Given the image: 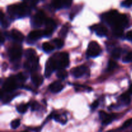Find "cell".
Masks as SVG:
<instances>
[{
    "instance_id": "1",
    "label": "cell",
    "mask_w": 132,
    "mask_h": 132,
    "mask_svg": "<svg viewBox=\"0 0 132 132\" xmlns=\"http://www.w3.org/2000/svg\"><path fill=\"white\" fill-rule=\"evenodd\" d=\"M7 11L10 15L18 18H23L30 14L29 6L25 3L10 5L8 6Z\"/></svg>"
},
{
    "instance_id": "2",
    "label": "cell",
    "mask_w": 132,
    "mask_h": 132,
    "mask_svg": "<svg viewBox=\"0 0 132 132\" xmlns=\"http://www.w3.org/2000/svg\"><path fill=\"white\" fill-rule=\"evenodd\" d=\"M56 66V69H64L69 64V56L66 52L59 53L53 57Z\"/></svg>"
},
{
    "instance_id": "3",
    "label": "cell",
    "mask_w": 132,
    "mask_h": 132,
    "mask_svg": "<svg viewBox=\"0 0 132 132\" xmlns=\"http://www.w3.org/2000/svg\"><path fill=\"white\" fill-rule=\"evenodd\" d=\"M101 53V48L100 45L96 41H91L89 43L87 49V54L88 56L95 57L98 56Z\"/></svg>"
},
{
    "instance_id": "4",
    "label": "cell",
    "mask_w": 132,
    "mask_h": 132,
    "mask_svg": "<svg viewBox=\"0 0 132 132\" xmlns=\"http://www.w3.org/2000/svg\"><path fill=\"white\" fill-rule=\"evenodd\" d=\"M46 17H45V13L43 11L37 12L33 18V21H32V24L34 26L36 27H39L42 26L43 24H45V20H46Z\"/></svg>"
},
{
    "instance_id": "5",
    "label": "cell",
    "mask_w": 132,
    "mask_h": 132,
    "mask_svg": "<svg viewBox=\"0 0 132 132\" xmlns=\"http://www.w3.org/2000/svg\"><path fill=\"white\" fill-rule=\"evenodd\" d=\"M22 55L21 48L18 45H14L9 50V56L12 61H16L20 59Z\"/></svg>"
},
{
    "instance_id": "6",
    "label": "cell",
    "mask_w": 132,
    "mask_h": 132,
    "mask_svg": "<svg viewBox=\"0 0 132 132\" xmlns=\"http://www.w3.org/2000/svg\"><path fill=\"white\" fill-rule=\"evenodd\" d=\"M119 12L116 10H112L103 15L104 19L111 25H114L116 19L119 15Z\"/></svg>"
},
{
    "instance_id": "7",
    "label": "cell",
    "mask_w": 132,
    "mask_h": 132,
    "mask_svg": "<svg viewBox=\"0 0 132 132\" xmlns=\"http://www.w3.org/2000/svg\"><path fill=\"white\" fill-rule=\"evenodd\" d=\"M55 69H56V66H55V62H54V59H53V57L50 58L46 63V67H45V77H50V76H51L52 73H53V72H54Z\"/></svg>"
},
{
    "instance_id": "8",
    "label": "cell",
    "mask_w": 132,
    "mask_h": 132,
    "mask_svg": "<svg viewBox=\"0 0 132 132\" xmlns=\"http://www.w3.org/2000/svg\"><path fill=\"white\" fill-rule=\"evenodd\" d=\"M17 88V82L15 79L13 77H9L3 85V89L5 92H12Z\"/></svg>"
},
{
    "instance_id": "9",
    "label": "cell",
    "mask_w": 132,
    "mask_h": 132,
    "mask_svg": "<svg viewBox=\"0 0 132 132\" xmlns=\"http://www.w3.org/2000/svg\"><path fill=\"white\" fill-rule=\"evenodd\" d=\"M128 23V19L127 16L125 14H119L113 26H114V28L119 27V28H123L127 25Z\"/></svg>"
},
{
    "instance_id": "10",
    "label": "cell",
    "mask_w": 132,
    "mask_h": 132,
    "mask_svg": "<svg viewBox=\"0 0 132 132\" xmlns=\"http://www.w3.org/2000/svg\"><path fill=\"white\" fill-rule=\"evenodd\" d=\"M88 68L86 66L81 65L79 67H75L71 70V73L75 77H80L87 72Z\"/></svg>"
},
{
    "instance_id": "11",
    "label": "cell",
    "mask_w": 132,
    "mask_h": 132,
    "mask_svg": "<svg viewBox=\"0 0 132 132\" xmlns=\"http://www.w3.org/2000/svg\"><path fill=\"white\" fill-rule=\"evenodd\" d=\"M99 117L103 121V125H107L110 123L114 119L113 115L107 114L104 111H100L99 112Z\"/></svg>"
},
{
    "instance_id": "12",
    "label": "cell",
    "mask_w": 132,
    "mask_h": 132,
    "mask_svg": "<svg viewBox=\"0 0 132 132\" xmlns=\"http://www.w3.org/2000/svg\"><path fill=\"white\" fill-rule=\"evenodd\" d=\"M92 30L95 31L96 34L99 36H104L107 34L108 30L106 27L102 24H95L92 27Z\"/></svg>"
},
{
    "instance_id": "13",
    "label": "cell",
    "mask_w": 132,
    "mask_h": 132,
    "mask_svg": "<svg viewBox=\"0 0 132 132\" xmlns=\"http://www.w3.org/2000/svg\"><path fill=\"white\" fill-rule=\"evenodd\" d=\"M64 88V86L60 81H54L49 86V89L52 93H59Z\"/></svg>"
},
{
    "instance_id": "14",
    "label": "cell",
    "mask_w": 132,
    "mask_h": 132,
    "mask_svg": "<svg viewBox=\"0 0 132 132\" xmlns=\"http://www.w3.org/2000/svg\"><path fill=\"white\" fill-rule=\"evenodd\" d=\"M44 36V32L41 30H34L28 34V39L30 41H36Z\"/></svg>"
},
{
    "instance_id": "15",
    "label": "cell",
    "mask_w": 132,
    "mask_h": 132,
    "mask_svg": "<svg viewBox=\"0 0 132 132\" xmlns=\"http://www.w3.org/2000/svg\"><path fill=\"white\" fill-rule=\"evenodd\" d=\"M11 36L12 38L14 39L15 41H18V42H22L24 40V37L23 36V34L20 32V31L18 30L13 29L11 32Z\"/></svg>"
},
{
    "instance_id": "16",
    "label": "cell",
    "mask_w": 132,
    "mask_h": 132,
    "mask_svg": "<svg viewBox=\"0 0 132 132\" xmlns=\"http://www.w3.org/2000/svg\"><path fill=\"white\" fill-rule=\"evenodd\" d=\"M32 80L33 81L34 84L36 85V86H39L41 85L43 81V79L41 76H40L38 74H34L32 76Z\"/></svg>"
},
{
    "instance_id": "17",
    "label": "cell",
    "mask_w": 132,
    "mask_h": 132,
    "mask_svg": "<svg viewBox=\"0 0 132 132\" xmlns=\"http://www.w3.org/2000/svg\"><path fill=\"white\" fill-rule=\"evenodd\" d=\"M36 51L34 49L28 48L25 52V57L27 59H32L36 58Z\"/></svg>"
},
{
    "instance_id": "18",
    "label": "cell",
    "mask_w": 132,
    "mask_h": 132,
    "mask_svg": "<svg viewBox=\"0 0 132 132\" xmlns=\"http://www.w3.org/2000/svg\"><path fill=\"white\" fill-rule=\"evenodd\" d=\"M42 48H43V50L45 52H47L49 53L50 52L53 51L55 48L54 46H53L52 44H50V43L48 42H45L42 45Z\"/></svg>"
},
{
    "instance_id": "19",
    "label": "cell",
    "mask_w": 132,
    "mask_h": 132,
    "mask_svg": "<svg viewBox=\"0 0 132 132\" xmlns=\"http://www.w3.org/2000/svg\"><path fill=\"white\" fill-rule=\"evenodd\" d=\"M68 30H69V25L68 24H65L63 26V27L61 29L60 32H59V35L61 37H63V38H64V37L67 36V34H68Z\"/></svg>"
},
{
    "instance_id": "20",
    "label": "cell",
    "mask_w": 132,
    "mask_h": 132,
    "mask_svg": "<svg viewBox=\"0 0 132 132\" xmlns=\"http://www.w3.org/2000/svg\"><path fill=\"white\" fill-rule=\"evenodd\" d=\"M45 24L46 27H49V28H54V29H55V28L56 27L55 22L54 21V19H51V18H46L45 20Z\"/></svg>"
},
{
    "instance_id": "21",
    "label": "cell",
    "mask_w": 132,
    "mask_h": 132,
    "mask_svg": "<svg viewBox=\"0 0 132 132\" xmlns=\"http://www.w3.org/2000/svg\"><path fill=\"white\" fill-rule=\"evenodd\" d=\"M121 48H116L115 49H113L112 52V57L114 58V59H119L121 57Z\"/></svg>"
},
{
    "instance_id": "22",
    "label": "cell",
    "mask_w": 132,
    "mask_h": 132,
    "mask_svg": "<svg viewBox=\"0 0 132 132\" xmlns=\"http://www.w3.org/2000/svg\"><path fill=\"white\" fill-rule=\"evenodd\" d=\"M28 104H21L19 105L17 108V110L19 113H24L27 111L28 108Z\"/></svg>"
},
{
    "instance_id": "23",
    "label": "cell",
    "mask_w": 132,
    "mask_h": 132,
    "mask_svg": "<svg viewBox=\"0 0 132 132\" xmlns=\"http://www.w3.org/2000/svg\"><path fill=\"white\" fill-rule=\"evenodd\" d=\"M57 76L59 78L62 79H65L68 77V72L65 70L64 69H60L58 70V72L57 73Z\"/></svg>"
},
{
    "instance_id": "24",
    "label": "cell",
    "mask_w": 132,
    "mask_h": 132,
    "mask_svg": "<svg viewBox=\"0 0 132 132\" xmlns=\"http://www.w3.org/2000/svg\"><path fill=\"white\" fill-rule=\"evenodd\" d=\"M53 42L55 44V46H56L57 48H61L64 46V41L63 40L61 39L55 38L53 40Z\"/></svg>"
},
{
    "instance_id": "25",
    "label": "cell",
    "mask_w": 132,
    "mask_h": 132,
    "mask_svg": "<svg viewBox=\"0 0 132 132\" xmlns=\"http://www.w3.org/2000/svg\"><path fill=\"white\" fill-rule=\"evenodd\" d=\"M108 68L109 70H114L115 68H116L117 67V63H116L115 61L113 60H112V59H110V60L109 61V63H108Z\"/></svg>"
},
{
    "instance_id": "26",
    "label": "cell",
    "mask_w": 132,
    "mask_h": 132,
    "mask_svg": "<svg viewBox=\"0 0 132 132\" xmlns=\"http://www.w3.org/2000/svg\"><path fill=\"white\" fill-rule=\"evenodd\" d=\"M129 94H130L129 93L128 94V93H126V94H122V95L121 96V99H122V101L126 103V104H128V103H130V96Z\"/></svg>"
},
{
    "instance_id": "27",
    "label": "cell",
    "mask_w": 132,
    "mask_h": 132,
    "mask_svg": "<svg viewBox=\"0 0 132 132\" xmlns=\"http://www.w3.org/2000/svg\"><path fill=\"white\" fill-rule=\"evenodd\" d=\"M54 119L56 121H57V122H60V123H61V124H63V125H64V124H65L67 121V119H63V117H61V116H59V115H55V116H54Z\"/></svg>"
},
{
    "instance_id": "28",
    "label": "cell",
    "mask_w": 132,
    "mask_h": 132,
    "mask_svg": "<svg viewBox=\"0 0 132 132\" xmlns=\"http://www.w3.org/2000/svg\"><path fill=\"white\" fill-rule=\"evenodd\" d=\"M114 34L117 37H121L123 34V28L116 27L114 28Z\"/></svg>"
},
{
    "instance_id": "29",
    "label": "cell",
    "mask_w": 132,
    "mask_h": 132,
    "mask_svg": "<svg viewBox=\"0 0 132 132\" xmlns=\"http://www.w3.org/2000/svg\"><path fill=\"white\" fill-rule=\"evenodd\" d=\"M54 29L52 28H49V27H46L44 32V36H46V37H50L52 34L53 32H54Z\"/></svg>"
},
{
    "instance_id": "30",
    "label": "cell",
    "mask_w": 132,
    "mask_h": 132,
    "mask_svg": "<svg viewBox=\"0 0 132 132\" xmlns=\"http://www.w3.org/2000/svg\"><path fill=\"white\" fill-rule=\"evenodd\" d=\"M21 123V121L19 119H15L14 121H12L11 124H10V126L12 129H16L18 128L19 126Z\"/></svg>"
},
{
    "instance_id": "31",
    "label": "cell",
    "mask_w": 132,
    "mask_h": 132,
    "mask_svg": "<svg viewBox=\"0 0 132 132\" xmlns=\"http://www.w3.org/2000/svg\"><path fill=\"white\" fill-rule=\"evenodd\" d=\"M123 61L125 63L132 62V52H130L123 58Z\"/></svg>"
},
{
    "instance_id": "32",
    "label": "cell",
    "mask_w": 132,
    "mask_h": 132,
    "mask_svg": "<svg viewBox=\"0 0 132 132\" xmlns=\"http://www.w3.org/2000/svg\"><path fill=\"white\" fill-rule=\"evenodd\" d=\"M122 5L125 7L129 8L132 6V0H125L122 3Z\"/></svg>"
},
{
    "instance_id": "33",
    "label": "cell",
    "mask_w": 132,
    "mask_h": 132,
    "mask_svg": "<svg viewBox=\"0 0 132 132\" xmlns=\"http://www.w3.org/2000/svg\"><path fill=\"white\" fill-rule=\"evenodd\" d=\"M131 124H132V119H128L127 121H126L125 122H124L122 128H126L129 127Z\"/></svg>"
},
{
    "instance_id": "34",
    "label": "cell",
    "mask_w": 132,
    "mask_h": 132,
    "mask_svg": "<svg viewBox=\"0 0 132 132\" xmlns=\"http://www.w3.org/2000/svg\"><path fill=\"white\" fill-rule=\"evenodd\" d=\"M17 79H18L19 81L23 82V81L25 80V77H24V76L23 75V73H19L17 75Z\"/></svg>"
},
{
    "instance_id": "35",
    "label": "cell",
    "mask_w": 132,
    "mask_h": 132,
    "mask_svg": "<svg viewBox=\"0 0 132 132\" xmlns=\"http://www.w3.org/2000/svg\"><path fill=\"white\" fill-rule=\"evenodd\" d=\"M1 25L3 28H7L9 27V23L7 22V21L6 19H5V18H3L2 19H1Z\"/></svg>"
},
{
    "instance_id": "36",
    "label": "cell",
    "mask_w": 132,
    "mask_h": 132,
    "mask_svg": "<svg viewBox=\"0 0 132 132\" xmlns=\"http://www.w3.org/2000/svg\"><path fill=\"white\" fill-rule=\"evenodd\" d=\"M126 37L128 40L132 41V30L127 32V34H126Z\"/></svg>"
},
{
    "instance_id": "37",
    "label": "cell",
    "mask_w": 132,
    "mask_h": 132,
    "mask_svg": "<svg viewBox=\"0 0 132 132\" xmlns=\"http://www.w3.org/2000/svg\"><path fill=\"white\" fill-rule=\"evenodd\" d=\"M99 101H94V103H92V104L91 105V108L92 109H95V108H97V107H98V106H99Z\"/></svg>"
},
{
    "instance_id": "38",
    "label": "cell",
    "mask_w": 132,
    "mask_h": 132,
    "mask_svg": "<svg viewBox=\"0 0 132 132\" xmlns=\"http://www.w3.org/2000/svg\"><path fill=\"white\" fill-rule=\"evenodd\" d=\"M128 93L130 94H132V84L130 85V88H129V90H128Z\"/></svg>"
},
{
    "instance_id": "39",
    "label": "cell",
    "mask_w": 132,
    "mask_h": 132,
    "mask_svg": "<svg viewBox=\"0 0 132 132\" xmlns=\"http://www.w3.org/2000/svg\"><path fill=\"white\" fill-rule=\"evenodd\" d=\"M4 41H5V40H4L3 36L2 34H1V44L3 43Z\"/></svg>"
}]
</instances>
